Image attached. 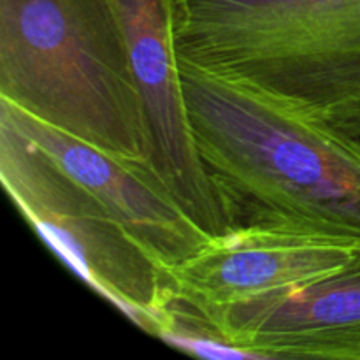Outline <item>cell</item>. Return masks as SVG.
Wrapping results in <instances>:
<instances>
[{
	"mask_svg": "<svg viewBox=\"0 0 360 360\" xmlns=\"http://www.w3.org/2000/svg\"><path fill=\"white\" fill-rule=\"evenodd\" d=\"M179 72L197 153L232 229L283 224L360 239V137L185 60Z\"/></svg>",
	"mask_w": 360,
	"mask_h": 360,
	"instance_id": "cell-1",
	"label": "cell"
},
{
	"mask_svg": "<svg viewBox=\"0 0 360 360\" xmlns=\"http://www.w3.org/2000/svg\"><path fill=\"white\" fill-rule=\"evenodd\" d=\"M0 101L155 169L146 104L112 0H0Z\"/></svg>",
	"mask_w": 360,
	"mask_h": 360,
	"instance_id": "cell-2",
	"label": "cell"
},
{
	"mask_svg": "<svg viewBox=\"0 0 360 360\" xmlns=\"http://www.w3.org/2000/svg\"><path fill=\"white\" fill-rule=\"evenodd\" d=\"M178 51L360 137V0H178Z\"/></svg>",
	"mask_w": 360,
	"mask_h": 360,
	"instance_id": "cell-3",
	"label": "cell"
},
{
	"mask_svg": "<svg viewBox=\"0 0 360 360\" xmlns=\"http://www.w3.org/2000/svg\"><path fill=\"white\" fill-rule=\"evenodd\" d=\"M0 181L67 269L139 329L157 336L165 320V267L90 190L4 120Z\"/></svg>",
	"mask_w": 360,
	"mask_h": 360,
	"instance_id": "cell-4",
	"label": "cell"
},
{
	"mask_svg": "<svg viewBox=\"0 0 360 360\" xmlns=\"http://www.w3.org/2000/svg\"><path fill=\"white\" fill-rule=\"evenodd\" d=\"M360 255V239L283 224H246L165 267V316L206 326L227 308L326 280Z\"/></svg>",
	"mask_w": 360,
	"mask_h": 360,
	"instance_id": "cell-5",
	"label": "cell"
},
{
	"mask_svg": "<svg viewBox=\"0 0 360 360\" xmlns=\"http://www.w3.org/2000/svg\"><path fill=\"white\" fill-rule=\"evenodd\" d=\"M146 104L153 167L186 213L210 236L231 221L197 153L183 97L178 0H112Z\"/></svg>",
	"mask_w": 360,
	"mask_h": 360,
	"instance_id": "cell-6",
	"label": "cell"
},
{
	"mask_svg": "<svg viewBox=\"0 0 360 360\" xmlns=\"http://www.w3.org/2000/svg\"><path fill=\"white\" fill-rule=\"evenodd\" d=\"M0 120L90 190L164 267L183 262L213 238L192 220L155 169L122 160L4 101Z\"/></svg>",
	"mask_w": 360,
	"mask_h": 360,
	"instance_id": "cell-7",
	"label": "cell"
},
{
	"mask_svg": "<svg viewBox=\"0 0 360 360\" xmlns=\"http://www.w3.org/2000/svg\"><path fill=\"white\" fill-rule=\"evenodd\" d=\"M199 327L267 360H360V255L326 280L236 304Z\"/></svg>",
	"mask_w": 360,
	"mask_h": 360,
	"instance_id": "cell-8",
	"label": "cell"
},
{
	"mask_svg": "<svg viewBox=\"0 0 360 360\" xmlns=\"http://www.w3.org/2000/svg\"><path fill=\"white\" fill-rule=\"evenodd\" d=\"M155 338L171 345L176 350L193 355V357L210 360H267L259 352L238 347V345L210 333L204 327L181 322L172 316H165L164 323Z\"/></svg>",
	"mask_w": 360,
	"mask_h": 360,
	"instance_id": "cell-9",
	"label": "cell"
}]
</instances>
